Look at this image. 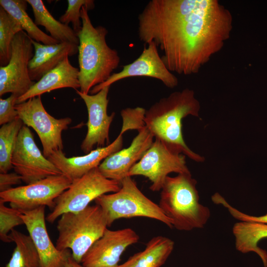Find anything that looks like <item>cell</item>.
I'll use <instances>...</instances> for the list:
<instances>
[{
	"mask_svg": "<svg viewBox=\"0 0 267 267\" xmlns=\"http://www.w3.org/2000/svg\"><path fill=\"white\" fill-rule=\"evenodd\" d=\"M94 201L102 208L108 226L119 219L145 217L159 221L170 228L173 227L171 220L159 205L140 190L131 177H127L121 181L118 191L103 194Z\"/></svg>",
	"mask_w": 267,
	"mask_h": 267,
	"instance_id": "8992f818",
	"label": "cell"
},
{
	"mask_svg": "<svg viewBox=\"0 0 267 267\" xmlns=\"http://www.w3.org/2000/svg\"><path fill=\"white\" fill-rule=\"evenodd\" d=\"M27 0H0V4L20 24L22 30L33 40L44 44L59 43L56 40L43 32L26 12Z\"/></svg>",
	"mask_w": 267,
	"mask_h": 267,
	"instance_id": "cb8c5ba5",
	"label": "cell"
},
{
	"mask_svg": "<svg viewBox=\"0 0 267 267\" xmlns=\"http://www.w3.org/2000/svg\"><path fill=\"white\" fill-rule=\"evenodd\" d=\"M137 131L129 147L111 154L100 163L98 169L105 178L121 183L150 147L154 141L150 132L145 126Z\"/></svg>",
	"mask_w": 267,
	"mask_h": 267,
	"instance_id": "e0dca14e",
	"label": "cell"
},
{
	"mask_svg": "<svg viewBox=\"0 0 267 267\" xmlns=\"http://www.w3.org/2000/svg\"><path fill=\"white\" fill-rule=\"evenodd\" d=\"M22 28L18 21L0 6V65L9 62L12 50V43L15 35Z\"/></svg>",
	"mask_w": 267,
	"mask_h": 267,
	"instance_id": "4316f807",
	"label": "cell"
},
{
	"mask_svg": "<svg viewBox=\"0 0 267 267\" xmlns=\"http://www.w3.org/2000/svg\"><path fill=\"white\" fill-rule=\"evenodd\" d=\"M72 181L63 174L51 176L25 185L0 192V200L20 211H31L41 206L51 210L55 201L70 186Z\"/></svg>",
	"mask_w": 267,
	"mask_h": 267,
	"instance_id": "30bf717a",
	"label": "cell"
},
{
	"mask_svg": "<svg viewBox=\"0 0 267 267\" xmlns=\"http://www.w3.org/2000/svg\"><path fill=\"white\" fill-rule=\"evenodd\" d=\"M11 164L15 172L26 184L49 176L62 174L42 153L28 127L21 129L14 148Z\"/></svg>",
	"mask_w": 267,
	"mask_h": 267,
	"instance_id": "7c38bea8",
	"label": "cell"
},
{
	"mask_svg": "<svg viewBox=\"0 0 267 267\" xmlns=\"http://www.w3.org/2000/svg\"><path fill=\"white\" fill-rule=\"evenodd\" d=\"M140 40L154 42L171 72H199L229 39L230 11L218 0H151L138 17Z\"/></svg>",
	"mask_w": 267,
	"mask_h": 267,
	"instance_id": "6da1fadb",
	"label": "cell"
},
{
	"mask_svg": "<svg viewBox=\"0 0 267 267\" xmlns=\"http://www.w3.org/2000/svg\"><path fill=\"white\" fill-rule=\"evenodd\" d=\"M34 49L29 64V73L32 81H39L45 74L55 67L66 56L78 52V45L68 42L44 44L30 38Z\"/></svg>",
	"mask_w": 267,
	"mask_h": 267,
	"instance_id": "ffe728a7",
	"label": "cell"
},
{
	"mask_svg": "<svg viewBox=\"0 0 267 267\" xmlns=\"http://www.w3.org/2000/svg\"><path fill=\"white\" fill-rule=\"evenodd\" d=\"M222 205L227 209L233 218L239 221L267 223V214L261 216H254L246 214L232 207L226 200L222 202Z\"/></svg>",
	"mask_w": 267,
	"mask_h": 267,
	"instance_id": "4dcf8cb0",
	"label": "cell"
},
{
	"mask_svg": "<svg viewBox=\"0 0 267 267\" xmlns=\"http://www.w3.org/2000/svg\"><path fill=\"white\" fill-rule=\"evenodd\" d=\"M108 223L102 208L89 205L78 212L62 214L58 221L55 246L60 251L71 250L73 259L81 264L91 246L104 234Z\"/></svg>",
	"mask_w": 267,
	"mask_h": 267,
	"instance_id": "5b68a950",
	"label": "cell"
},
{
	"mask_svg": "<svg viewBox=\"0 0 267 267\" xmlns=\"http://www.w3.org/2000/svg\"><path fill=\"white\" fill-rule=\"evenodd\" d=\"M172 173H190L186 165V156L162 140L155 138L141 159L131 169L128 176L147 178L151 183L150 189L158 191Z\"/></svg>",
	"mask_w": 267,
	"mask_h": 267,
	"instance_id": "ba28073f",
	"label": "cell"
},
{
	"mask_svg": "<svg viewBox=\"0 0 267 267\" xmlns=\"http://www.w3.org/2000/svg\"><path fill=\"white\" fill-rule=\"evenodd\" d=\"M200 104L193 90L186 88L161 98L146 110L145 126L155 138L197 162L204 157L191 150L185 143L182 132V120L191 115L199 117Z\"/></svg>",
	"mask_w": 267,
	"mask_h": 267,
	"instance_id": "7a4b0ae2",
	"label": "cell"
},
{
	"mask_svg": "<svg viewBox=\"0 0 267 267\" xmlns=\"http://www.w3.org/2000/svg\"><path fill=\"white\" fill-rule=\"evenodd\" d=\"M124 133L121 130L116 138L110 144L96 148L85 155L67 157L62 150H59L53 152L47 159L62 174L73 181L98 167L107 157L121 149Z\"/></svg>",
	"mask_w": 267,
	"mask_h": 267,
	"instance_id": "ac0fdd59",
	"label": "cell"
},
{
	"mask_svg": "<svg viewBox=\"0 0 267 267\" xmlns=\"http://www.w3.org/2000/svg\"><path fill=\"white\" fill-rule=\"evenodd\" d=\"M22 181L21 176L16 172L0 174V192L11 189L12 185Z\"/></svg>",
	"mask_w": 267,
	"mask_h": 267,
	"instance_id": "1f68e13d",
	"label": "cell"
},
{
	"mask_svg": "<svg viewBox=\"0 0 267 267\" xmlns=\"http://www.w3.org/2000/svg\"><path fill=\"white\" fill-rule=\"evenodd\" d=\"M34 49L30 38L23 30L18 33L12 43L10 60L0 66V95L11 93L18 97L26 93L36 82L29 73V64Z\"/></svg>",
	"mask_w": 267,
	"mask_h": 267,
	"instance_id": "8fae6325",
	"label": "cell"
},
{
	"mask_svg": "<svg viewBox=\"0 0 267 267\" xmlns=\"http://www.w3.org/2000/svg\"><path fill=\"white\" fill-rule=\"evenodd\" d=\"M63 267H84L81 264L75 261L71 256L67 260Z\"/></svg>",
	"mask_w": 267,
	"mask_h": 267,
	"instance_id": "d6a6232c",
	"label": "cell"
},
{
	"mask_svg": "<svg viewBox=\"0 0 267 267\" xmlns=\"http://www.w3.org/2000/svg\"><path fill=\"white\" fill-rule=\"evenodd\" d=\"M144 46L139 56L133 62L123 66L122 70L113 73L104 83L96 85L89 92L94 94L102 89L121 80L134 77H146L161 81L169 88H174L178 85L177 77L169 70L160 56L158 47L154 42Z\"/></svg>",
	"mask_w": 267,
	"mask_h": 267,
	"instance_id": "4fadbf2b",
	"label": "cell"
},
{
	"mask_svg": "<svg viewBox=\"0 0 267 267\" xmlns=\"http://www.w3.org/2000/svg\"><path fill=\"white\" fill-rule=\"evenodd\" d=\"M18 118L3 125L0 129V172L8 173L13 168L11 159L19 132L24 125Z\"/></svg>",
	"mask_w": 267,
	"mask_h": 267,
	"instance_id": "484cf974",
	"label": "cell"
},
{
	"mask_svg": "<svg viewBox=\"0 0 267 267\" xmlns=\"http://www.w3.org/2000/svg\"><path fill=\"white\" fill-rule=\"evenodd\" d=\"M24 224L20 211L6 207L0 200V238L4 242H11L9 233L16 226Z\"/></svg>",
	"mask_w": 267,
	"mask_h": 267,
	"instance_id": "83f0119b",
	"label": "cell"
},
{
	"mask_svg": "<svg viewBox=\"0 0 267 267\" xmlns=\"http://www.w3.org/2000/svg\"><path fill=\"white\" fill-rule=\"evenodd\" d=\"M34 13L37 26H44L50 36L59 43L68 42L79 44L77 35L69 25L56 20L48 11L42 0H27Z\"/></svg>",
	"mask_w": 267,
	"mask_h": 267,
	"instance_id": "603a6c76",
	"label": "cell"
},
{
	"mask_svg": "<svg viewBox=\"0 0 267 267\" xmlns=\"http://www.w3.org/2000/svg\"><path fill=\"white\" fill-rule=\"evenodd\" d=\"M45 207L20 211V216L38 252L41 267H63L71 253L69 250H58L52 243L46 226Z\"/></svg>",
	"mask_w": 267,
	"mask_h": 267,
	"instance_id": "2e32d148",
	"label": "cell"
},
{
	"mask_svg": "<svg viewBox=\"0 0 267 267\" xmlns=\"http://www.w3.org/2000/svg\"><path fill=\"white\" fill-rule=\"evenodd\" d=\"M15 108L24 124L33 128L38 135L46 158L63 150L62 133L71 123L70 117L56 119L51 116L43 106L41 95L15 104Z\"/></svg>",
	"mask_w": 267,
	"mask_h": 267,
	"instance_id": "9c48e42d",
	"label": "cell"
},
{
	"mask_svg": "<svg viewBox=\"0 0 267 267\" xmlns=\"http://www.w3.org/2000/svg\"><path fill=\"white\" fill-rule=\"evenodd\" d=\"M9 235L16 246L4 267H41L39 255L29 235L14 229Z\"/></svg>",
	"mask_w": 267,
	"mask_h": 267,
	"instance_id": "d4e9b609",
	"label": "cell"
},
{
	"mask_svg": "<svg viewBox=\"0 0 267 267\" xmlns=\"http://www.w3.org/2000/svg\"><path fill=\"white\" fill-rule=\"evenodd\" d=\"M83 6L81 9L82 28L77 34L80 91L89 94L92 88L107 81L119 66L118 51L107 44L106 28L94 27Z\"/></svg>",
	"mask_w": 267,
	"mask_h": 267,
	"instance_id": "3957f363",
	"label": "cell"
},
{
	"mask_svg": "<svg viewBox=\"0 0 267 267\" xmlns=\"http://www.w3.org/2000/svg\"><path fill=\"white\" fill-rule=\"evenodd\" d=\"M196 184L190 173H181L167 177L161 189L158 205L177 230L203 228L210 217V209L199 203Z\"/></svg>",
	"mask_w": 267,
	"mask_h": 267,
	"instance_id": "277c9868",
	"label": "cell"
},
{
	"mask_svg": "<svg viewBox=\"0 0 267 267\" xmlns=\"http://www.w3.org/2000/svg\"><path fill=\"white\" fill-rule=\"evenodd\" d=\"M120 187V182L105 178L95 168L72 181L70 187L56 199L55 206L46 220L52 223L65 213L81 211L98 197L117 192Z\"/></svg>",
	"mask_w": 267,
	"mask_h": 267,
	"instance_id": "52a82bcc",
	"label": "cell"
},
{
	"mask_svg": "<svg viewBox=\"0 0 267 267\" xmlns=\"http://www.w3.org/2000/svg\"><path fill=\"white\" fill-rule=\"evenodd\" d=\"M65 88L75 90L80 88L79 69L72 65L68 55L35 82L26 93L18 97L16 104L45 92Z\"/></svg>",
	"mask_w": 267,
	"mask_h": 267,
	"instance_id": "d6986e66",
	"label": "cell"
},
{
	"mask_svg": "<svg viewBox=\"0 0 267 267\" xmlns=\"http://www.w3.org/2000/svg\"><path fill=\"white\" fill-rule=\"evenodd\" d=\"M67 2V9L59 20L68 25L71 23L73 29L77 35L82 28L81 21L82 7L85 6L88 10H92L94 7V2L93 0H68Z\"/></svg>",
	"mask_w": 267,
	"mask_h": 267,
	"instance_id": "f1b7e54d",
	"label": "cell"
},
{
	"mask_svg": "<svg viewBox=\"0 0 267 267\" xmlns=\"http://www.w3.org/2000/svg\"><path fill=\"white\" fill-rule=\"evenodd\" d=\"M110 87H106L94 94H86L76 90L84 100L88 113L87 134L81 145V148L88 153L96 148L110 144L109 130L115 113L107 114L109 102L108 94Z\"/></svg>",
	"mask_w": 267,
	"mask_h": 267,
	"instance_id": "5bb4252c",
	"label": "cell"
},
{
	"mask_svg": "<svg viewBox=\"0 0 267 267\" xmlns=\"http://www.w3.org/2000/svg\"><path fill=\"white\" fill-rule=\"evenodd\" d=\"M175 246L173 240L163 236L152 237L144 249L131 256L118 267H161L166 262Z\"/></svg>",
	"mask_w": 267,
	"mask_h": 267,
	"instance_id": "7402d4cb",
	"label": "cell"
},
{
	"mask_svg": "<svg viewBox=\"0 0 267 267\" xmlns=\"http://www.w3.org/2000/svg\"><path fill=\"white\" fill-rule=\"evenodd\" d=\"M236 249L243 254L254 252L267 267V252L258 246L259 242L267 238V223L239 221L232 228Z\"/></svg>",
	"mask_w": 267,
	"mask_h": 267,
	"instance_id": "44dd1931",
	"label": "cell"
},
{
	"mask_svg": "<svg viewBox=\"0 0 267 267\" xmlns=\"http://www.w3.org/2000/svg\"><path fill=\"white\" fill-rule=\"evenodd\" d=\"M18 97L11 95L6 99L0 98V125L9 123L19 118L15 108L16 101Z\"/></svg>",
	"mask_w": 267,
	"mask_h": 267,
	"instance_id": "f546056e",
	"label": "cell"
},
{
	"mask_svg": "<svg viewBox=\"0 0 267 267\" xmlns=\"http://www.w3.org/2000/svg\"><path fill=\"white\" fill-rule=\"evenodd\" d=\"M139 239V235L131 228L107 229L87 251L81 264L84 267H118L124 252Z\"/></svg>",
	"mask_w": 267,
	"mask_h": 267,
	"instance_id": "9a60e30c",
	"label": "cell"
}]
</instances>
